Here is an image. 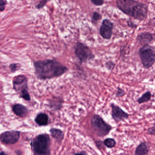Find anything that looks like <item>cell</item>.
<instances>
[{"mask_svg":"<svg viewBox=\"0 0 155 155\" xmlns=\"http://www.w3.org/2000/svg\"><path fill=\"white\" fill-rule=\"evenodd\" d=\"M147 134L150 135H155V123L153 126L148 128L147 131Z\"/></svg>","mask_w":155,"mask_h":155,"instance_id":"24","label":"cell"},{"mask_svg":"<svg viewBox=\"0 0 155 155\" xmlns=\"http://www.w3.org/2000/svg\"><path fill=\"white\" fill-rule=\"evenodd\" d=\"M51 0H40V2L38 3V4L36 5L35 7L37 9H41L45 6L47 2Z\"/></svg>","mask_w":155,"mask_h":155,"instance_id":"20","label":"cell"},{"mask_svg":"<svg viewBox=\"0 0 155 155\" xmlns=\"http://www.w3.org/2000/svg\"><path fill=\"white\" fill-rule=\"evenodd\" d=\"M18 64L15 63L11 64L10 65V68L12 72H15L18 70Z\"/></svg>","mask_w":155,"mask_h":155,"instance_id":"26","label":"cell"},{"mask_svg":"<svg viewBox=\"0 0 155 155\" xmlns=\"http://www.w3.org/2000/svg\"><path fill=\"white\" fill-rule=\"evenodd\" d=\"M150 145L148 143L145 142H142L137 147L135 152V155H148L150 150Z\"/></svg>","mask_w":155,"mask_h":155,"instance_id":"13","label":"cell"},{"mask_svg":"<svg viewBox=\"0 0 155 155\" xmlns=\"http://www.w3.org/2000/svg\"><path fill=\"white\" fill-rule=\"evenodd\" d=\"M152 35L149 32H143L137 36V41L142 44H148L153 40Z\"/></svg>","mask_w":155,"mask_h":155,"instance_id":"15","label":"cell"},{"mask_svg":"<svg viewBox=\"0 0 155 155\" xmlns=\"http://www.w3.org/2000/svg\"><path fill=\"white\" fill-rule=\"evenodd\" d=\"M127 25H128L129 27H131L132 28H135L137 27V25L135 24L131 21H129L127 22Z\"/></svg>","mask_w":155,"mask_h":155,"instance_id":"27","label":"cell"},{"mask_svg":"<svg viewBox=\"0 0 155 155\" xmlns=\"http://www.w3.org/2000/svg\"><path fill=\"white\" fill-rule=\"evenodd\" d=\"M92 3L97 6H101L104 2L105 0H90Z\"/></svg>","mask_w":155,"mask_h":155,"instance_id":"23","label":"cell"},{"mask_svg":"<svg viewBox=\"0 0 155 155\" xmlns=\"http://www.w3.org/2000/svg\"><path fill=\"white\" fill-rule=\"evenodd\" d=\"M75 55L81 62H86L92 60L95 56L90 48L82 42H78L74 47Z\"/></svg>","mask_w":155,"mask_h":155,"instance_id":"7","label":"cell"},{"mask_svg":"<svg viewBox=\"0 0 155 155\" xmlns=\"http://www.w3.org/2000/svg\"><path fill=\"white\" fill-rule=\"evenodd\" d=\"M20 137V133L18 131H7L0 135V141L5 144H14L19 141Z\"/></svg>","mask_w":155,"mask_h":155,"instance_id":"8","label":"cell"},{"mask_svg":"<svg viewBox=\"0 0 155 155\" xmlns=\"http://www.w3.org/2000/svg\"><path fill=\"white\" fill-rule=\"evenodd\" d=\"M114 24L108 19L103 20L99 28V33L104 39L108 40L113 34Z\"/></svg>","mask_w":155,"mask_h":155,"instance_id":"9","label":"cell"},{"mask_svg":"<svg viewBox=\"0 0 155 155\" xmlns=\"http://www.w3.org/2000/svg\"><path fill=\"white\" fill-rule=\"evenodd\" d=\"M13 85L14 90L19 94L23 99L30 101L31 96L28 92V79L24 75L15 76L13 80Z\"/></svg>","mask_w":155,"mask_h":155,"instance_id":"6","label":"cell"},{"mask_svg":"<svg viewBox=\"0 0 155 155\" xmlns=\"http://www.w3.org/2000/svg\"><path fill=\"white\" fill-rule=\"evenodd\" d=\"M31 145L35 155L51 154V139L47 134L37 136L34 138Z\"/></svg>","mask_w":155,"mask_h":155,"instance_id":"3","label":"cell"},{"mask_svg":"<svg viewBox=\"0 0 155 155\" xmlns=\"http://www.w3.org/2000/svg\"><path fill=\"white\" fill-rule=\"evenodd\" d=\"M7 3L6 0H0V12L4 11L5 10V6Z\"/></svg>","mask_w":155,"mask_h":155,"instance_id":"22","label":"cell"},{"mask_svg":"<svg viewBox=\"0 0 155 155\" xmlns=\"http://www.w3.org/2000/svg\"><path fill=\"white\" fill-rule=\"evenodd\" d=\"M139 55L143 66L149 69L155 63L154 48L148 44L144 45L139 51Z\"/></svg>","mask_w":155,"mask_h":155,"instance_id":"4","label":"cell"},{"mask_svg":"<svg viewBox=\"0 0 155 155\" xmlns=\"http://www.w3.org/2000/svg\"><path fill=\"white\" fill-rule=\"evenodd\" d=\"M49 118L48 115L45 113H40L35 117V123L39 126H46L49 123Z\"/></svg>","mask_w":155,"mask_h":155,"instance_id":"14","label":"cell"},{"mask_svg":"<svg viewBox=\"0 0 155 155\" xmlns=\"http://www.w3.org/2000/svg\"><path fill=\"white\" fill-rule=\"evenodd\" d=\"M112 108V116L114 120L116 123H119L121 121H124L129 118V114L126 113L121 107L115 104H111Z\"/></svg>","mask_w":155,"mask_h":155,"instance_id":"10","label":"cell"},{"mask_svg":"<svg viewBox=\"0 0 155 155\" xmlns=\"http://www.w3.org/2000/svg\"><path fill=\"white\" fill-rule=\"evenodd\" d=\"M106 65L107 68L108 70H112L114 68L115 64V63H114L113 62L109 61V62H107L106 63Z\"/></svg>","mask_w":155,"mask_h":155,"instance_id":"25","label":"cell"},{"mask_svg":"<svg viewBox=\"0 0 155 155\" xmlns=\"http://www.w3.org/2000/svg\"><path fill=\"white\" fill-rule=\"evenodd\" d=\"M125 92L123 89L118 87L116 93V96L117 97H122L125 95Z\"/></svg>","mask_w":155,"mask_h":155,"instance_id":"21","label":"cell"},{"mask_svg":"<svg viewBox=\"0 0 155 155\" xmlns=\"http://www.w3.org/2000/svg\"><path fill=\"white\" fill-rule=\"evenodd\" d=\"M51 135L58 143H61L64 138V134L62 130L58 128H51L50 130Z\"/></svg>","mask_w":155,"mask_h":155,"instance_id":"16","label":"cell"},{"mask_svg":"<svg viewBox=\"0 0 155 155\" xmlns=\"http://www.w3.org/2000/svg\"><path fill=\"white\" fill-rule=\"evenodd\" d=\"M117 5L122 12L137 20L143 21L147 16V6L135 0H117Z\"/></svg>","mask_w":155,"mask_h":155,"instance_id":"2","label":"cell"},{"mask_svg":"<svg viewBox=\"0 0 155 155\" xmlns=\"http://www.w3.org/2000/svg\"><path fill=\"white\" fill-rule=\"evenodd\" d=\"M152 93L150 91H147L143 94L141 97L137 99V101L139 104L146 103L151 100L152 98Z\"/></svg>","mask_w":155,"mask_h":155,"instance_id":"17","label":"cell"},{"mask_svg":"<svg viewBox=\"0 0 155 155\" xmlns=\"http://www.w3.org/2000/svg\"><path fill=\"white\" fill-rule=\"evenodd\" d=\"M12 110L16 115L24 118L26 117L28 113V110L24 106L20 104L14 105L13 106Z\"/></svg>","mask_w":155,"mask_h":155,"instance_id":"11","label":"cell"},{"mask_svg":"<svg viewBox=\"0 0 155 155\" xmlns=\"http://www.w3.org/2000/svg\"><path fill=\"white\" fill-rule=\"evenodd\" d=\"M35 73L37 78L46 80L60 77L68 68L56 59H46L34 62Z\"/></svg>","mask_w":155,"mask_h":155,"instance_id":"1","label":"cell"},{"mask_svg":"<svg viewBox=\"0 0 155 155\" xmlns=\"http://www.w3.org/2000/svg\"><path fill=\"white\" fill-rule=\"evenodd\" d=\"M101 18H102V15L100 13L97 12H94L92 15L91 22L94 24H96L97 22L101 20Z\"/></svg>","mask_w":155,"mask_h":155,"instance_id":"19","label":"cell"},{"mask_svg":"<svg viewBox=\"0 0 155 155\" xmlns=\"http://www.w3.org/2000/svg\"><path fill=\"white\" fill-rule=\"evenodd\" d=\"M63 102V100L61 97L54 96L49 101V105L54 111H59L62 107Z\"/></svg>","mask_w":155,"mask_h":155,"instance_id":"12","label":"cell"},{"mask_svg":"<svg viewBox=\"0 0 155 155\" xmlns=\"http://www.w3.org/2000/svg\"><path fill=\"white\" fill-rule=\"evenodd\" d=\"M6 155V154L5 153H4V152H2V153H0V155Z\"/></svg>","mask_w":155,"mask_h":155,"instance_id":"28","label":"cell"},{"mask_svg":"<svg viewBox=\"0 0 155 155\" xmlns=\"http://www.w3.org/2000/svg\"><path fill=\"white\" fill-rule=\"evenodd\" d=\"M104 144L106 147L109 148H112L115 147L116 145V142L113 138H108L104 141Z\"/></svg>","mask_w":155,"mask_h":155,"instance_id":"18","label":"cell"},{"mask_svg":"<svg viewBox=\"0 0 155 155\" xmlns=\"http://www.w3.org/2000/svg\"><path fill=\"white\" fill-rule=\"evenodd\" d=\"M91 124L95 133L100 137L107 135L113 128L98 115L93 116L91 119Z\"/></svg>","mask_w":155,"mask_h":155,"instance_id":"5","label":"cell"}]
</instances>
